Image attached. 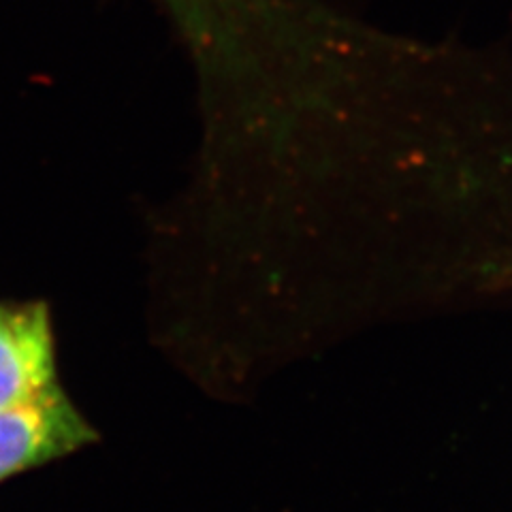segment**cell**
Here are the masks:
<instances>
[{
    "label": "cell",
    "instance_id": "obj_3",
    "mask_svg": "<svg viewBox=\"0 0 512 512\" xmlns=\"http://www.w3.org/2000/svg\"><path fill=\"white\" fill-rule=\"evenodd\" d=\"M167 3L186 35H199L218 22V9L224 0H167Z\"/></svg>",
    "mask_w": 512,
    "mask_h": 512
},
{
    "label": "cell",
    "instance_id": "obj_2",
    "mask_svg": "<svg viewBox=\"0 0 512 512\" xmlns=\"http://www.w3.org/2000/svg\"><path fill=\"white\" fill-rule=\"evenodd\" d=\"M56 387L50 310L45 303H0V408Z\"/></svg>",
    "mask_w": 512,
    "mask_h": 512
},
{
    "label": "cell",
    "instance_id": "obj_1",
    "mask_svg": "<svg viewBox=\"0 0 512 512\" xmlns=\"http://www.w3.org/2000/svg\"><path fill=\"white\" fill-rule=\"evenodd\" d=\"M96 434L62 389L0 408V480L67 457Z\"/></svg>",
    "mask_w": 512,
    "mask_h": 512
}]
</instances>
